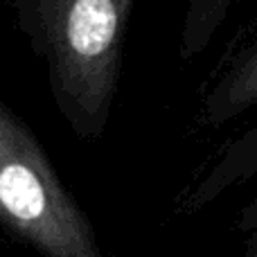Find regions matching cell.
I'll return each instance as SVG.
<instances>
[{
	"mask_svg": "<svg viewBox=\"0 0 257 257\" xmlns=\"http://www.w3.org/2000/svg\"><path fill=\"white\" fill-rule=\"evenodd\" d=\"M59 108L75 133L97 140L122 75L133 0H32Z\"/></svg>",
	"mask_w": 257,
	"mask_h": 257,
	"instance_id": "cell-1",
	"label": "cell"
},
{
	"mask_svg": "<svg viewBox=\"0 0 257 257\" xmlns=\"http://www.w3.org/2000/svg\"><path fill=\"white\" fill-rule=\"evenodd\" d=\"M0 226L43 257H104L32 131L0 102Z\"/></svg>",
	"mask_w": 257,
	"mask_h": 257,
	"instance_id": "cell-2",
	"label": "cell"
},
{
	"mask_svg": "<svg viewBox=\"0 0 257 257\" xmlns=\"http://www.w3.org/2000/svg\"><path fill=\"white\" fill-rule=\"evenodd\" d=\"M235 0H185L183 9L178 57L181 61H194L210 48L214 36L226 23Z\"/></svg>",
	"mask_w": 257,
	"mask_h": 257,
	"instance_id": "cell-4",
	"label": "cell"
},
{
	"mask_svg": "<svg viewBox=\"0 0 257 257\" xmlns=\"http://www.w3.org/2000/svg\"><path fill=\"white\" fill-rule=\"evenodd\" d=\"M257 108V21L246 23L223 45L196 90L194 122L221 128Z\"/></svg>",
	"mask_w": 257,
	"mask_h": 257,
	"instance_id": "cell-3",
	"label": "cell"
},
{
	"mask_svg": "<svg viewBox=\"0 0 257 257\" xmlns=\"http://www.w3.org/2000/svg\"><path fill=\"white\" fill-rule=\"evenodd\" d=\"M239 230L244 232V244L237 257H257V199L241 210Z\"/></svg>",
	"mask_w": 257,
	"mask_h": 257,
	"instance_id": "cell-5",
	"label": "cell"
}]
</instances>
